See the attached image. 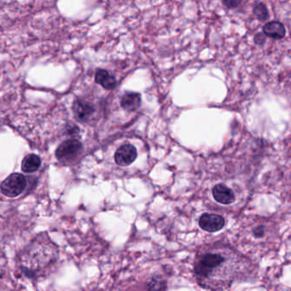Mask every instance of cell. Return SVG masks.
Returning a JSON list of instances; mask_svg holds the SVG:
<instances>
[{"instance_id": "9", "label": "cell", "mask_w": 291, "mask_h": 291, "mask_svg": "<svg viewBox=\"0 0 291 291\" xmlns=\"http://www.w3.org/2000/svg\"><path fill=\"white\" fill-rule=\"evenodd\" d=\"M95 81L106 90H113L117 85L115 76L110 74L107 70L102 69H97L96 72Z\"/></svg>"}, {"instance_id": "4", "label": "cell", "mask_w": 291, "mask_h": 291, "mask_svg": "<svg viewBox=\"0 0 291 291\" xmlns=\"http://www.w3.org/2000/svg\"><path fill=\"white\" fill-rule=\"evenodd\" d=\"M82 144L76 139H69L65 141L58 146L56 151V158L60 161H70L76 158V156L80 153Z\"/></svg>"}, {"instance_id": "11", "label": "cell", "mask_w": 291, "mask_h": 291, "mask_svg": "<svg viewBox=\"0 0 291 291\" xmlns=\"http://www.w3.org/2000/svg\"><path fill=\"white\" fill-rule=\"evenodd\" d=\"M263 33L265 35L271 38L281 39L284 38L286 34V29L281 23L274 20L271 23H266V25L264 26Z\"/></svg>"}, {"instance_id": "8", "label": "cell", "mask_w": 291, "mask_h": 291, "mask_svg": "<svg viewBox=\"0 0 291 291\" xmlns=\"http://www.w3.org/2000/svg\"><path fill=\"white\" fill-rule=\"evenodd\" d=\"M73 111L77 120L85 121L89 119L90 116L94 113L93 105L85 100H75L73 105Z\"/></svg>"}, {"instance_id": "5", "label": "cell", "mask_w": 291, "mask_h": 291, "mask_svg": "<svg viewBox=\"0 0 291 291\" xmlns=\"http://www.w3.org/2000/svg\"><path fill=\"white\" fill-rule=\"evenodd\" d=\"M137 156V149L131 143H126L115 152V161L119 166H129L135 161Z\"/></svg>"}, {"instance_id": "16", "label": "cell", "mask_w": 291, "mask_h": 291, "mask_svg": "<svg viewBox=\"0 0 291 291\" xmlns=\"http://www.w3.org/2000/svg\"><path fill=\"white\" fill-rule=\"evenodd\" d=\"M254 235L256 236V238H261L264 235V227L263 226H258L256 228V230H254Z\"/></svg>"}, {"instance_id": "10", "label": "cell", "mask_w": 291, "mask_h": 291, "mask_svg": "<svg viewBox=\"0 0 291 291\" xmlns=\"http://www.w3.org/2000/svg\"><path fill=\"white\" fill-rule=\"evenodd\" d=\"M141 96L137 92H127L120 100V105L124 110L133 112L140 107Z\"/></svg>"}, {"instance_id": "6", "label": "cell", "mask_w": 291, "mask_h": 291, "mask_svg": "<svg viewBox=\"0 0 291 291\" xmlns=\"http://www.w3.org/2000/svg\"><path fill=\"white\" fill-rule=\"evenodd\" d=\"M200 227L210 233L220 231L225 225V220L222 216L214 214H203L199 220Z\"/></svg>"}, {"instance_id": "1", "label": "cell", "mask_w": 291, "mask_h": 291, "mask_svg": "<svg viewBox=\"0 0 291 291\" xmlns=\"http://www.w3.org/2000/svg\"><path fill=\"white\" fill-rule=\"evenodd\" d=\"M248 262L226 246H207L196 257L194 274L200 286L209 289H227L243 276Z\"/></svg>"}, {"instance_id": "13", "label": "cell", "mask_w": 291, "mask_h": 291, "mask_svg": "<svg viewBox=\"0 0 291 291\" xmlns=\"http://www.w3.org/2000/svg\"><path fill=\"white\" fill-rule=\"evenodd\" d=\"M254 14L256 15V17L258 18L260 20H266L268 19L269 14L266 5L260 3L254 8Z\"/></svg>"}, {"instance_id": "7", "label": "cell", "mask_w": 291, "mask_h": 291, "mask_svg": "<svg viewBox=\"0 0 291 291\" xmlns=\"http://www.w3.org/2000/svg\"><path fill=\"white\" fill-rule=\"evenodd\" d=\"M213 196L218 202L221 204L228 205L235 202L234 192L223 184H216L213 189Z\"/></svg>"}, {"instance_id": "14", "label": "cell", "mask_w": 291, "mask_h": 291, "mask_svg": "<svg viewBox=\"0 0 291 291\" xmlns=\"http://www.w3.org/2000/svg\"><path fill=\"white\" fill-rule=\"evenodd\" d=\"M243 0H222L223 4L227 8L233 9V8H237L240 5Z\"/></svg>"}, {"instance_id": "15", "label": "cell", "mask_w": 291, "mask_h": 291, "mask_svg": "<svg viewBox=\"0 0 291 291\" xmlns=\"http://www.w3.org/2000/svg\"><path fill=\"white\" fill-rule=\"evenodd\" d=\"M266 41V35L263 34V33H258L256 34V37H255V42H256L257 45H260V46H262Z\"/></svg>"}, {"instance_id": "12", "label": "cell", "mask_w": 291, "mask_h": 291, "mask_svg": "<svg viewBox=\"0 0 291 291\" xmlns=\"http://www.w3.org/2000/svg\"><path fill=\"white\" fill-rule=\"evenodd\" d=\"M41 160L37 155L30 154L26 156L22 161V169L25 173H33L40 167Z\"/></svg>"}, {"instance_id": "2", "label": "cell", "mask_w": 291, "mask_h": 291, "mask_svg": "<svg viewBox=\"0 0 291 291\" xmlns=\"http://www.w3.org/2000/svg\"><path fill=\"white\" fill-rule=\"evenodd\" d=\"M50 242V241H49ZM34 241L23 254V267L30 273L38 272L50 265L57 256V250L53 243Z\"/></svg>"}, {"instance_id": "3", "label": "cell", "mask_w": 291, "mask_h": 291, "mask_svg": "<svg viewBox=\"0 0 291 291\" xmlns=\"http://www.w3.org/2000/svg\"><path fill=\"white\" fill-rule=\"evenodd\" d=\"M27 185L25 177L20 174H10L1 183L0 189L3 194L8 197H18L22 194Z\"/></svg>"}]
</instances>
